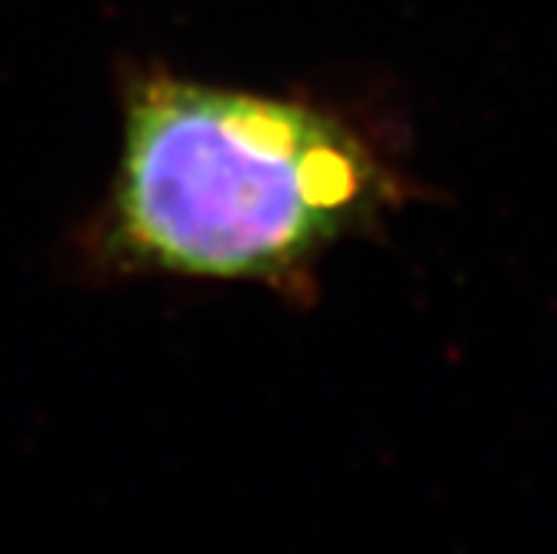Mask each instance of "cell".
Instances as JSON below:
<instances>
[{
	"instance_id": "6da1fadb",
	"label": "cell",
	"mask_w": 557,
	"mask_h": 554,
	"mask_svg": "<svg viewBox=\"0 0 557 554\" xmlns=\"http://www.w3.org/2000/svg\"><path fill=\"white\" fill-rule=\"evenodd\" d=\"M381 171L314 108L177 77H140L100 224L104 261L277 281L377 208Z\"/></svg>"
}]
</instances>
